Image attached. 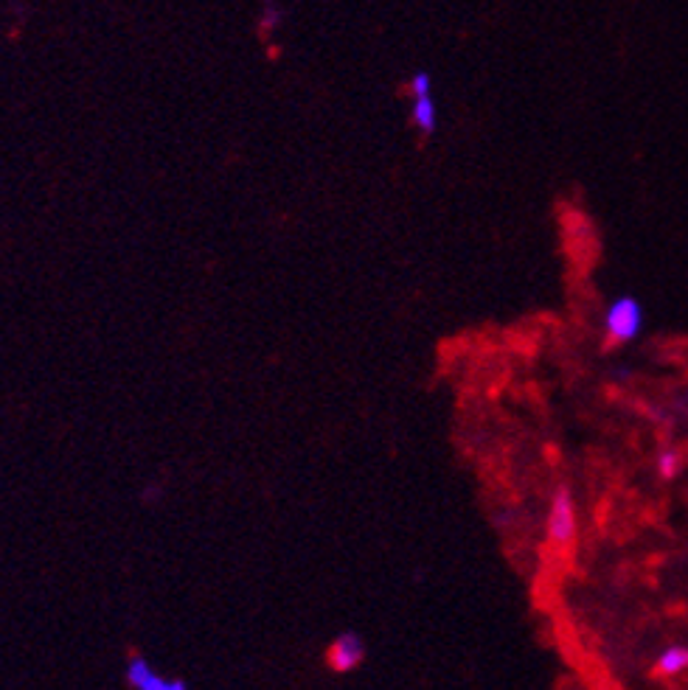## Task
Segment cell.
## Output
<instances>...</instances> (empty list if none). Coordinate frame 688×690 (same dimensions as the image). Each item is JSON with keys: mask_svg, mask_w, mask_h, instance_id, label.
Segmentation results:
<instances>
[{"mask_svg": "<svg viewBox=\"0 0 688 690\" xmlns=\"http://www.w3.org/2000/svg\"><path fill=\"white\" fill-rule=\"evenodd\" d=\"M579 522H576V503L568 486H559L548 508V542L557 550H568L576 542Z\"/></svg>", "mask_w": 688, "mask_h": 690, "instance_id": "6da1fadb", "label": "cell"}, {"mask_svg": "<svg viewBox=\"0 0 688 690\" xmlns=\"http://www.w3.org/2000/svg\"><path fill=\"white\" fill-rule=\"evenodd\" d=\"M326 660H329L332 671H337V674L354 671L360 662L366 660V646H363V637H360V634H354V632H343L340 637H335V643L329 646Z\"/></svg>", "mask_w": 688, "mask_h": 690, "instance_id": "3957f363", "label": "cell"}, {"mask_svg": "<svg viewBox=\"0 0 688 690\" xmlns=\"http://www.w3.org/2000/svg\"><path fill=\"white\" fill-rule=\"evenodd\" d=\"M410 118H413V124H416V130L419 132H425V135H433V132H436L439 115H436V101H433V93H427V96H413Z\"/></svg>", "mask_w": 688, "mask_h": 690, "instance_id": "5b68a950", "label": "cell"}, {"mask_svg": "<svg viewBox=\"0 0 688 690\" xmlns=\"http://www.w3.org/2000/svg\"><path fill=\"white\" fill-rule=\"evenodd\" d=\"M604 326H607V343L610 345H624L635 340L641 334V326H644V312H641V303L635 298H618V301L607 309V317H604Z\"/></svg>", "mask_w": 688, "mask_h": 690, "instance_id": "7a4b0ae2", "label": "cell"}, {"mask_svg": "<svg viewBox=\"0 0 688 690\" xmlns=\"http://www.w3.org/2000/svg\"><path fill=\"white\" fill-rule=\"evenodd\" d=\"M279 20H281L279 0H264V17H262L264 29H276V26H279Z\"/></svg>", "mask_w": 688, "mask_h": 690, "instance_id": "9c48e42d", "label": "cell"}, {"mask_svg": "<svg viewBox=\"0 0 688 690\" xmlns=\"http://www.w3.org/2000/svg\"><path fill=\"white\" fill-rule=\"evenodd\" d=\"M655 671L660 676H680L688 671V646H669L660 651Z\"/></svg>", "mask_w": 688, "mask_h": 690, "instance_id": "8992f818", "label": "cell"}, {"mask_svg": "<svg viewBox=\"0 0 688 690\" xmlns=\"http://www.w3.org/2000/svg\"><path fill=\"white\" fill-rule=\"evenodd\" d=\"M127 682L135 690H189V685L183 679H169V676L155 674L152 665L144 657H132L130 665H127Z\"/></svg>", "mask_w": 688, "mask_h": 690, "instance_id": "277c9868", "label": "cell"}, {"mask_svg": "<svg viewBox=\"0 0 688 690\" xmlns=\"http://www.w3.org/2000/svg\"><path fill=\"white\" fill-rule=\"evenodd\" d=\"M677 469H680V455L674 452V449H663L658 455V472L660 477H674L677 475Z\"/></svg>", "mask_w": 688, "mask_h": 690, "instance_id": "52a82bcc", "label": "cell"}, {"mask_svg": "<svg viewBox=\"0 0 688 690\" xmlns=\"http://www.w3.org/2000/svg\"><path fill=\"white\" fill-rule=\"evenodd\" d=\"M410 96H427V93H433V79H430V73L419 71L413 79H410Z\"/></svg>", "mask_w": 688, "mask_h": 690, "instance_id": "ba28073f", "label": "cell"}]
</instances>
